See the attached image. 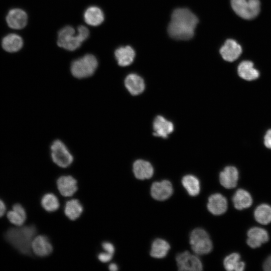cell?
Wrapping results in <instances>:
<instances>
[{
    "label": "cell",
    "mask_w": 271,
    "mask_h": 271,
    "mask_svg": "<svg viewBox=\"0 0 271 271\" xmlns=\"http://www.w3.org/2000/svg\"><path fill=\"white\" fill-rule=\"evenodd\" d=\"M104 14L97 7L91 6L88 8L84 13V19L86 23L92 26L100 25L104 20Z\"/></svg>",
    "instance_id": "23"
},
{
    "label": "cell",
    "mask_w": 271,
    "mask_h": 271,
    "mask_svg": "<svg viewBox=\"0 0 271 271\" xmlns=\"http://www.w3.org/2000/svg\"><path fill=\"white\" fill-rule=\"evenodd\" d=\"M254 216L259 223L266 225L271 222V206L266 204L258 206L254 211Z\"/></svg>",
    "instance_id": "30"
},
{
    "label": "cell",
    "mask_w": 271,
    "mask_h": 271,
    "mask_svg": "<svg viewBox=\"0 0 271 271\" xmlns=\"http://www.w3.org/2000/svg\"><path fill=\"white\" fill-rule=\"evenodd\" d=\"M237 72L241 78L247 81L255 80L259 76V72L254 68L253 63L249 61L241 62L238 66Z\"/></svg>",
    "instance_id": "22"
},
{
    "label": "cell",
    "mask_w": 271,
    "mask_h": 271,
    "mask_svg": "<svg viewBox=\"0 0 271 271\" xmlns=\"http://www.w3.org/2000/svg\"><path fill=\"white\" fill-rule=\"evenodd\" d=\"M124 85L129 92L133 95L141 94L145 89L143 78L136 74L128 75L124 80Z\"/></svg>",
    "instance_id": "19"
},
{
    "label": "cell",
    "mask_w": 271,
    "mask_h": 271,
    "mask_svg": "<svg viewBox=\"0 0 271 271\" xmlns=\"http://www.w3.org/2000/svg\"><path fill=\"white\" fill-rule=\"evenodd\" d=\"M32 251L39 257H46L53 251V248L48 237L44 235L36 236L31 245Z\"/></svg>",
    "instance_id": "10"
},
{
    "label": "cell",
    "mask_w": 271,
    "mask_h": 271,
    "mask_svg": "<svg viewBox=\"0 0 271 271\" xmlns=\"http://www.w3.org/2000/svg\"><path fill=\"white\" fill-rule=\"evenodd\" d=\"M170 249V245L167 241L157 238L152 244L150 255L154 258H162L167 255Z\"/></svg>",
    "instance_id": "27"
},
{
    "label": "cell",
    "mask_w": 271,
    "mask_h": 271,
    "mask_svg": "<svg viewBox=\"0 0 271 271\" xmlns=\"http://www.w3.org/2000/svg\"><path fill=\"white\" fill-rule=\"evenodd\" d=\"M231 5L238 16L246 20L255 18L260 11L259 0H231Z\"/></svg>",
    "instance_id": "6"
},
{
    "label": "cell",
    "mask_w": 271,
    "mask_h": 271,
    "mask_svg": "<svg viewBox=\"0 0 271 271\" xmlns=\"http://www.w3.org/2000/svg\"><path fill=\"white\" fill-rule=\"evenodd\" d=\"M264 144L266 148L271 149V129L268 130L264 136Z\"/></svg>",
    "instance_id": "34"
},
{
    "label": "cell",
    "mask_w": 271,
    "mask_h": 271,
    "mask_svg": "<svg viewBox=\"0 0 271 271\" xmlns=\"http://www.w3.org/2000/svg\"><path fill=\"white\" fill-rule=\"evenodd\" d=\"M103 249L108 253L113 254L115 252V247L112 243L108 241L103 242L101 244Z\"/></svg>",
    "instance_id": "33"
},
{
    "label": "cell",
    "mask_w": 271,
    "mask_h": 271,
    "mask_svg": "<svg viewBox=\"0 0 271 271\" xmlns=\"http://www.w3.org/2000/svg\"><path fill=\"white\" fill-rule=\"evenodd\" d=\"M51 157L53 162L61 168L69 167L73 161V157L61 141H54L51 147Z\"/></svg>",
    "instance_id": "7"
},
{
    "label": "cell",
    "mask_w": 271,
    "mask_h": 271,
    "mask_svg": "<svg viewBox=\"0 0 271 271\" xmlns=\"http://www.w3.org/2000/svg\"><path fill=\"white\" fill-rule=\"evenodd\" d=\"M36 233V226L29 225L10 228L4 236L7 241L20 253L30 255L32 243Z\"/></svg>",
    "instance_id": "2"
},
{
    "label": "cell",
    "mask_w": 271,
    "mask_h": 271,
    "mask_svg": "<svg viewBox=\"0 0 271 271\" xmlns=\"http://www.w3.org/2000/svg\"><path fill=\"white\" fill-rule=\"evenodd\" d=\"M9 27L14 29H22L27 25L28 16L26 13L20 9L11 10L6 17Z\"/></svg>",
    "instance_id": "14"
},
{
    "label": "cell",
    "mask_w": 271,
    "mask_h": 271,
    "mask_svg": "<svg viewBox=\"0 0 271 271\" xmlns=\"http://www.w3.org/2000/svg\"><path fill=\"white\" fill-rule=\"evenodd\" d=\"M89 35V30L84 26H80L78 28L77 34L72 27L67 26L59 31L57 44L60 47L67 50L74 51L81 46Z\"/></svg>",
    "instance_id": "3"
},
{
    "label": "cell",
    "mask_w": 271,
    "mask_h": 271,
    "mask_svg": "<svg viewBox=\"0 0 271 271\" xmlns=\"http://www.w3.org/2000/svg\"><path fill=\"white\" fill-rule=\"evenodd\" d=\"M173 192L171 183L164 180L160 182H154L151 187L152 197L158 201H164L171 197Z\"/></svg>",
    "instance_id": "9"
},
{
    "label": "cell",
    "mask_w": 271,
    "mask_h": 271,
    "mask_svg": "<svg viewBox=\"0 0 271 271\" xmlns=\"http://www.w3.org/2000/svg\"><path fill=\"white\" fill-rule=\"evenodd\" d=\"M83 211V206L80 201L76 199H72L67 201L64 209L65 216L72 221L78 219L81 215Z\"/></svg>",
    "instance_id": "24"
},
{
    "label": "cell",
    "mask_w": 271,
    "mask_h": 271,
    "mask_svg": "<svg viewBox=\"0 0 271 271\" xmlns=\"http://www.w3.org/2000/svg\"><path fill=\"white\" fill-rule=\"evenodd\" d=\"M132 171L136 178L141 180L150 179L154 174V168L151 164L141 159L133 163Z\"/></svg>",
    "instance_id": "17"
},
{
    "label": "cell",
    "mask_w": 271,
    "mask_h": 271,
    "mask_svg": "<svg viewBox=\"0 0 271 271\" xmlns=\"http://www.w3.org/2000/svg\"><path fill=\"white\" fill-rule=\"evenodd\" d=\"M234 207L237 210L249 207L252 203V199L249 193L242 189H238L232 197Z\"/></svg>",
    "instance_id": "21"
},
{
    "label": "cell",
    "mask_w": 271,
    "mask_h": 271,
    "mask_svg": "<svg viewBox=\"0 0 271 271\" xmlns=\"http://www.w3.org/2000/svg\"><path fill=\"white\" fill-rule=\"evenodd\" d=\"M189 242L193 252L197 255L210 252L213 248L212 242L208 233L204 229H194L190 235Z\"/></svg>",
    "instance_id": "5"
},
{
    "label": "cell",
    "mask_w": 271,
    "mask_h": 271,
    "mask_svg": "<svg viewBox=\"0 0 271 271\" xmlns=\"http://www.w3.org/2000/svg\"><path fill=\"white\" fill-rule=\"evenodd\" d=\"M42 207L46 211L52 212L57 210L60 206V203L57 197L51 193L43 195L41 200Z\"/></svg>",
    "instance_id": "31"
},
{
    "label": "cell",
    "mask_w": 271,
    "mask_h": 271,
    "mask_svg": "<svg viewBox=\"0 0 271 271\" xmlns=\"http://www.w3.org/2000/svg\"><path fill=\"white\" fill-rule=\"evenodd\" d=\"M239 178L237 169L234 166H227L219 174L221 185L226 189H232L237 185Z\"/></svg>",
    "instance_id": "16"
},
{
    "label": "cell",
    "mask_w": 271,
    "mask_h": 271,
    "mask_svg": "<svg viewBox=\"0 0 271 271\" xmlns=\"http://www.w3.org/2000/svg\"><path fill=\"white\" fill-rule=\"evenodd\" d=\"M176 260L179 270L200 271L203 269L202 262L199 257L188 250L178 254Z\"/></svg>",
    "instance_id": "8"
},
{
    "label": "cell",
    "mask_w": 271,
    "mask_h": 271,
    "mask_svg": "<svg viewBox=\"0 0 271 271\" xmlns=\"http://www.w3.org/2000/svg\"><path fill=\"white\" fill-rule=\"evenodd\" d=\"M153 130L155 136L166 138L173 131L174 125L162 116L158 115L154 119Z\"/></svg>",
    "instance_id": "18"
},
{
    "label": "cell",
    "mask_w": 271,
    "mask_h": 271,
    "mask_svg": "<svg viewBox=\"0 0 271 271\" xmlns=\"http://www.w3.org/2000/svg\"><path fill=\"white\" fill-rule=\"evenodd\" d=\"M7 217L12 224L20 226L25 223L27 214L24 207L21 204L16 203L13 205L12 210L8 212Z\"/></svg>",
    "instance_id": "26"
},
{
    "label": "cell",
    "mask_w": 271,
    "mask_h": 271,
    "mask_svg": "<svg viewBox=\"0 0 271 271\" xmlns=\"http://www.w3.org/2000/svg\"><path fill=\"white\" fill-rule=\"evenodd\" d=\"M208 211L215 215L224 213L227 209L226 198L219 193L213 194L209 196L207 205Z\"/></svg>",
    "instance_id": "15"
},
{
    "label": "cell",
    "mask_w": 271,
    "mask_h": 271,
    "mask_svg": "<svg viewBox=\"0 0 271 271\" xmlns=\"http://www.w3.org/2000/svg\"><path fill=\"white\" fill-rule=\"evenodd\" d=\"M242 53V48L235 40L227 39L220 49V53L225 61L233 62L236 60Z\"/></svg>",
    "instance_id": "13"
},
{
    "label": "cell",
    "mask_w": 271,
    "mask_h": 271,
    "mask_svg": "<svg viewBox=\"0 0 271 271\" xmlns=\"http://www.w3.org/2000/svg\"><path fill=\"white\" fill-rule=\"evenodd\" d=\"M112 254L108 253L107 252H100L97 255V258L98 260L103 263H106L110 261L112 257Z\"/></svg>",
    "instance_id": "32"
},
{
    "label": "cell",
    "mask_w": 271,
    "mask_h": 271,
    "mask_svg": "<svg viewBox=\"0 0 271 271\" xmlns=\"http://www.w3.org/2000/svg\"><path fill=\"white\" fill-rule=\"evenodd\" d=\"M118 64L120 66H127L133 61L135 57L134 50L129 46L120 47L114 53Z\"/></svg>",
    "instance_id": "20"
},
{
    "label": "cell",
    "mask_w": 271,
    "mask_h": 271,
    "mask_svg": "<svg viewBox=\"0 0 271 271\" xmlns=\"http://www.w3.org/2000/svg\"><path fill=\"white\" fill-rule=\"evenodd\" d=\"M97 66L96 57L92 54H86L72 63L71 72L76 78H86L94 74Z\"/></svg>",
    "instance_id": "4"
},
{
    "label": "cell",
    "mask_w": 271,
    "mask_h": 271,
    "mask_svg": "<svg viewBox=\"0 0 271 271\" xmlns=\"http://www.w3.org/2000/svg\"><path fill=\"white\" fill-rule=\"evenodd\" d=\"M57 189L64 197L73 196L78 190L77 180L70 175L61 176L56 181Z\"/></svg>",
    "instance_id": "11"
},
{
    "label": "cell",
    "mask_w": 271,
    "mask_h": 271,
    "mask_svg": "<svg viewBox=\"0 0 271 271\" xmlns=\"http://www.w3.org/2000/svg\"><path fill=\"white\" fill-rule=\"evenodd\" d=\"M263 268L266 271H271V255L264 261L263 264Z\"/></svg>",
    "instance_id": "35"
},
{
    "label": "cell",
    "mask_w": 271,
    "mask_h": 271,
    "mask_svg": "<svg viewBox=\"0 0 271 271\" xmlns=\"http://www.w3.org/2000/svg\"><path fill=\"white\" fill-rule=\"evenodd\" d=\"M268 239V234L263 228L253 227L250 228L247 232V243L251 248L259 247Z\"/></svg>",
    "instance_id": "12"
},
{
    "label": "cell",
    "mask_w": 271,
    "mask_h": 271,
    "mask_svg": "<svg viewBox=\"0 0 271 271\" xmlns=\"http://www.w3.org/2000/svg\"><path fill=\"white\" fill-rule=\"evenodd\" d=\"M108 269L111 271H116L118 270V267L117 265L115 263H112L109 264L108 266Z\"/></svg>",
    "instance_id": "37"
},
{
    "label": "cell",
    "mask_w": 271,
    "mask_h": 271,
    "mask_svg": "<svg viewBox=\"0 0 271 271\" xmlns=\"http://www.w3.org/2000/svg\"><path fill=\"white\" fill-rule=\"evenodd\" d=\"M22 38L16 34H10L5 37L2 40L3 49L8 52H16L23 47Z\"/></svg>",
    "instance_id": "25"
},
{
    "label": "cell",
    "mask_w": 271,
    "mask_h": 271,
    "mask_svg": "<svg viewBox=\"0 0 271 271\" xmlns=\"http://www.w3.org/2000/svg\"><path fill=\"white\" fill-rule=\"evenodd\" d=\"M182 184L191 196L198 195L200 191V184L198 179L194 175H187L182 179Z\"/></svg>",
    "instance_id": "29"
},
{
    "label": "cell",
    "mask_w": 271,
    "mask_h": 271,
    "mask_svg": "<svg viewBox=\"0 0 271 271\" xmlns=\"http://www.w3.org/2000/svg\"><path fill=\"white\" fill-rule=\"evenodd\" d=\"M240 256L237 253H232L226 256L223 260V265L228 271H242L245 268V263L240 259Z\"/></svg>",
    "instance_id": "28"
},
{
    "label": "cell",
    "mask_w": 271,
    "mask_h": 271,
    "mask_svg": "<svg viewBox=\"0 0 271 271\" xmlns=\"http://www.w3.org/2000/svg\"><path fill=\"white\" fill-rule=\"evenodd\" d=\"M6 207L4 202L0 199V218L2 217L5 213Z\"/></svg>",
    "instance_id": "36"
},
{
    "label": "cell",
    "mask_w": 271,
    "mask_h": 271,
    "mask_svg": "<svg viewBox=\"0 0 271 271\" xmlns=\"http://www.w3.org/2000/svg\"><path fill=\"white\" fill-rule=\"evenodd\" d=\"M198 22L197 17L189 10L178 8L175 10L171 16L168 31L173 39L187 40L192 38Z\"/></svg>",
    "instance_id": "1"
}]
</instances>
